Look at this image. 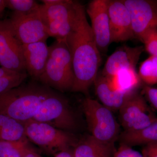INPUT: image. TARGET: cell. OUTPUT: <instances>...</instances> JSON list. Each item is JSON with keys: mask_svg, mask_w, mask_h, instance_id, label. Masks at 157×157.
I'll list each match as a JSON object with an SVG mask.
<instances>
[{"mask_svg": "<svg viewBox=\"0 0 157 157\" xmlns=\"http://www.w3.org/2000/svg\"><path fill=\"white\" fill-rule=\"evenodd\" d=\"M138 75L148 86L157 84V57L150 56L140 64Z\"/></svg>", "mask_w": 157, "mask_h": 157, "instance_id": "cell-22", "label": "cell"}, {"mask_svg": "<svg viewBox=\"0 0 157 157\" xmlns=\"http://www.w3.org/2000/svg\"><path fill=\"white\" fill-rule=\"evenodd\" d=\"M27 137L16 140H0V157H23L33 150Z\"/></svg>", "mask_w": 157, "mask_h": 157, "instance_id": "cell-21", "label": "cell"}, {"mask_svg": "<svg viewBox=\"0 0 157 157\" xmlns=\"http://www.w3.org/2000/svg\"><path fill=\"white\" fill-rule=\"evenodd\" d=\"M121 144L129 146L146 145L157 142V121L138 131H124L118 137Z\"/></svg>", "mask_w": 157, "mask_h": 157, "instance_id": "cell-18", "label": "cell"}, {"mask_svg": "<svg viewBox=\"0 0 157 157\" xmlns=\"http://www.w3.org/2000/svg\"><path fill=\"white\" fill-rule=\"evenodd\" d=\"M108 13L111 43L135 38L131 16L123 1L108 0Z\"/></svg>", "mask_w": 157, "mask_h": 157, "instance_id": "cell-12", "label": "cell"}, {"mask_svg": "<svg viewBox=\"0 0 157 157\" xmlns=\"http://www.w3.org/2000/svg\"><path fill=\"white\" fill-rule=\"evenodd\" d=\"M116 150L114 144L104 143L92 135L76 145L73 157H113Z\"/></svg>", "mask_w": 157, "mask_h": 157, "instance_id": "cell-16", "label": "cell"}, {"mask_svg": "<svg viewBox=\"0 0 157 157\" xmlns=\"http://www.w3.org/2000/svg\"><path fill=\"white\" fill-rule=\"evenodd\" d=\"M16 73H17V72L11 71V70L6 69V68L2 67H0V78L5 77V76H9V75H12V74Z\"/></svg>", "mask_w": 157, "mask_h": 157, "instance_id": "cell-30", "label": "cell"}, {"mask_svg": "<svg viewBox=\"0 0 157 157\" xmlns=\"http://www.w3.org/2000/svg\"><path fill=\"white\" fill-rule=\"evenodd\" d=\"M141 153L144 157H157V142L144 146Z\"/></svg>", "mask_w": 157, "mask_h": 157, "instance_id": "cell-29", "label": "cell"}, {"mask_svg": "<svg viewBox=\"0 0 157 157\" xmlns=\"http://www.w3.org/2000/svg\"><path fill=\"white\" fill-rule=\"evenodd\" d=\"M83 108L91 135L101 142L114 144L120 134L113 111L90 98L85 99Z\"/></svg>", "mask_w": 157, "mask_h": 157, "instance_id": "cell-5", "label": "cell"}, {"mask_svg": "<svg viewBox=\"0 0 157 157\" xmlns=\"http://www.w3.org/2000/svg\"><path fill=\"white\" fill-rule=\"evenodd\" d=\"M49 56L39 81L61 92L71 90L74 75L71 54L66 42L56 40L49 46Z\"/></svg>", "mask_w": 157, "mask_h": 157, "instance_id": "cell-3", "label": "cell"}, {"mask_svg": "<svg viewBox=\"0 0 157 157\" xmlns=\"http://www.w3.org/2000/svg\"><path fill=\"white\" fill-rule=\"evenodd\" d=\"M28 76L27 73H16L0 78V94L18 87L22 84Z\"/></svg>", "mask_w": 157, "mask_h": 157, "instance_id": "cell-24", "label": "cell"}, {"mask_svg": "<svg viewBox=\"0 0 157 157\" xmlns=\"http://www.w3.org/2000/svg\"><path fill=\"white\" fill-rule=\"evenodd\" d=\"M6 8L5 0H0V14L2 13Z\"/></svg>", "mask_w": 157, "mask_h": 157, "instance_id": "cell-33", "label": "cell"}, {"mask_svg": "<svg viewBox=\"0 0 157 157\" xmlns=\"http://www.w3.org/2000/svg\"><path fill=\"white\" fill-rule=\"evenodd\" d=\"M86 11L100 51L106 50L111 43L108 13V0H93L89 3Z\"/></svg>", "mask_w": 157, "mask_h": 157, "instance_id": "cell-11", "label": "cell"}, {"mask_svg": "<svg viewBox=\"0 0 157 157\" xmlns=\"http://www.w3.org/2000/svg\"><path fill=\"white\" fill-rule=\"evenodd\" d=\"M132 20L135 38L140 40L147 31L157 29V3L147 0H124Z\"/></svg>", "mask_w": 157, "mask_h": 157, "instance_id": "cell-10", "label": "cell"}, {"mask_svg": "<svg viewBox=\"0 0 157 157\" xmlns=\"http://www.w3.org/2000/svg\"><path fill=\"white\" fill-rule=\"evenodd\" d=\"M108 78L112 90L124 94L135 93L141 80L135 68L122 69L114 76Z\"/></svg>", "mask_w": 157, "mask_h": 157, "instance_id": "cell-17", "label": "cell"}, {"mask_svg": "<svg viewBox=\"0 0 157 157\" xmlns=\"http://www.w3.org/2000/svg\"><path fill=\"white\" fill-rule=\"evenodd\" d=\"M143 92L150 103L157 109V88L146 85L144 87Z\"/></svg>", "mask_w": 157, "mask_h": 157, "instance_id": "cell-28", "label": "cell"}, {"mask_svg": "<svg viewBox=\"0 0 157 157\" xmlns=\"http://www.w3.org/2000/svg\"><path fill=\"white\" fill-rule=\"evenodd\" d=\"M78 1L56 0L52 5H40L39 12L49 37L66 42L76 17Z\"/></svg>", "mask_w": 157, "mask_h": 157, "instance_id": "cell-4", "label": "cell"}, {"mask_svg": "<svg viewBox=\"0 0 157 157\" xmlns=\"http://www.w3.org/2000/svg\"><path fill=\"white\" fill-rule=\"evenodd\" d=\"M143 50L142 46L121 47L107 59L101 74L110 78L122 69L135 68Z\"/></svg>", "mask_w": 157, "mask_h": 157, "instance_id": "cell-14", "label": "cell"}, {"mask_svg": "<svg viewBox=\"0 0 157 157\" xmlns=\"http://www.w3.org/2000/svg\"><path fill=\"white\" fill-rule=\"evenodd\" d=\"M55 157H73V154L68 151H62L57 154Z\"/></svg>", "mask_w": 157, "mask_h": 157, "instance_id": "cell-31", "label": "cell"}, {"mask_svg": "<svg viewBox=\"0 0 157 157\" xmlns=\"http://www.w3.org/2000/svg\"><path fill=\"white\" fill-rule=\"evenodd\" d=\"M140 40L144 45V48L151 56L157 57V29L147 31Z\"/></svg>", "mask_w": 157, "mask_h": 157, "instance_id": "cell-26", "label": "cell"}, {"mask_svg": "<svg viewBox=\"0 0 157 157\" xmlns=\"http://www.w3.org/2000/svg\"><path fill=\"white\" fill-rule=\"evenodd\" d=\"M9 19L14 33L22 45L40 41L46 42L49 37L39 11L29 14L12 11Z\"/></svg>", "mask_w": 157, "mask_h": 157, "instance_id": "cell-9", "label": "cell"}, {"mask_svg": "<svg viewBox=\"0 0 157 157\" xmlns=\"http://www.w3.org/2000/svg\"><path fill=\"white\" fill-rule=\"evenodd\" d=\"M156 121V116L149 111L127 124L123 127L124 131L134 132L138 131L148 126Z\"/></svg>", "mask_w": 157, "mask_h": 157, "instance_id": "cell-25", "label": "cell"}, {"mask_svg": "<svg viewBox=\"0 0 157 157\" xmlns=\"http://www.w3.org/2000/svg\"><path fill=\"white\" fill-rule=\"evenodd\" d=\"M22 45L9 18L0 20V66L17 73H27Z\"/></svg>", "mask_w": 157, "mask_h": 157, "instance_id": "cell-8", "label": "cell"}, {"mask_svg": "<svg viewBox=\"0 0 157 157\" xmlns=\"http://www.w3.org/2000/svg\"><path fill=\"white\" fill-rule=\"evenodd\" d=\"M23 157H41L33 149L28 152Z\"/></svg>", "mask_w": 157, "mask_h": 157, "instance_id": "cell-32", "label": "cell"}, {"mask_svg": "<svg viewBox=\"0 0 157 157\" xmlns=\"http://www.w3.org/2000/svg\"><path fill=\"white\" fill-rule=\"evenodd\" d=\"M32 119L63 131L76 128V121L67 100L53 91L43 101Z\"/></svg>", "mask_w": 157, "mask_h": 157, "instance_id": "cell-7", "label": "cell"}, {"mask_svg": "<svg viewBox=\"0 0 157 157\" xmlns=\"http://www.w3.org/2000/svg\"><path fill=\"white\" fill-rule=\"evenodd\" d=\"M34 80L0 94V113L25 123L32 119L43 101L53 91Z\"/></svg>", "mask_w": 157, "mask_h": 157, "instance_id": "cell-2", "label": "cell"}, {"mask_svg": "<svg viewBox=\"0 0 157 157\" xmlns=\"http://www.w3.org/2000/svg\"><path fill=\"white\" fill-rule=\"evenodd\" d=\"M120 121L123 127L142 114L149 112L143 97L134 93L119 109Z\"/></svg>", "mask_w": 157, "mask_h": 157, "instance_id": "cell-19", "label": "cell"}, {"mask_svg": "<svg viewBox=\"0 0 157 157\" xmlns=\"http://www.w3.org/2000/svg\"><path fill=\"white\" fill-rule=\"evenodd\" d=\"M113 157H144L141 153L135 150L132 147L121 144L119 148L116 150Z\"/></svg>", "mask_w": 157, "mask_h": 157, "instance_id": "cell-27", "label": "cell"}, {"mask_svg": "<svg viewBox=\"0 0 157 157\" xmlns=\"http://www.w3.org/2000/svg\"><path fill=\"white\" fill-rule=\"evenodd\" d=\"M24 125L26 137L49 153L68 151L75 144L72 135L48 124L31 119Z\"/></svg>", "mask_w": 157, "mask_h": 157, "instance_id": "cell-6", "label": "cell"}, {"mask_svg": "<svg viewBox=\"0 0 157 157\" xmlns=\"http://www.w3.org/2000/svg\"><path fill=\"white\" fill-rule=\"evenodd\" d=\"M27 73L35 81H39L49 56V47L46 42H34L22 45Z\"/></svg>", "mask_w": 157, "mask_h": 157, "instance_id": "cell-13", "label": "cell"}, {"mask_svg": "<svg viewBox=\"0 0 157 157\" xmlns=\"http://www.w3.org/2000/svg\"><path fill=\"white\" fill-rule=\"evenodd\" d=\"M6 8L13 12L29 14L39 11L40 5L33 0H5Z\"/></svg>", "mask_w": 157, "mask_h": 157, "instance_id": "cell-23", "label": "cell"}, {"mask_svg": "<svg viewBox=\"0 0 157 157\" xmlns=\"http://www.w3.org/2000/svg\"><path fill=\"white\" fill-rule=\"evenodd\" d=\"M65 42L71 54L74 72L71 91L87 94L98 76L101 56L85 9L79 2H77L73 29Z\"/></svg>", "mask_w": 157, "mask_h": 157, "instance_id": "cell-1", "label": "cell"}, {"mask_svg": "<svg viewBox=\"0 0 157 157\" xmlns=\"http://www.w3.org/2000/svg\"><path fill=\"white\" fill-rule=\"evenodd\" d=\"M100 103L112 111L119 110L132 94H124L112 89L109 78L102 74L98 76L94 83Z\"/></svg>", "mask_w": 157, "mask_h": 157, "instance_id": "cell-15", "label": "cell"}, {"mask_svg": "<svg viewBox=\"0 0 157 157\" xmlns=\"http://www.w3.org/2000/svg\"><path fill=\"white\" fill-rule=\"evenodd\" d=\"M26 137L25 125L0 113V140H16Z\"/></svg>", "mask_w": 157, "mask_h": 157, "instance_id": "cell-20", "label": "cell"}]
</instances>
